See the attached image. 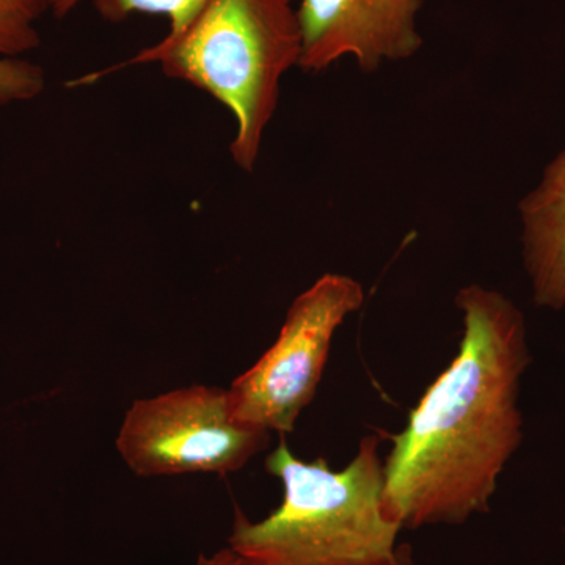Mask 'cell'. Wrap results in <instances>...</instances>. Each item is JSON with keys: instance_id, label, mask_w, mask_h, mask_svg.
<instances>
[{"instance_id": "cell-1", "label": "cell", "mask_w": 565, "mask_h": 565, "mask_svg": "<svg viewBox=\"0 0 565 565\" xmlns=\"http://www.w3.org/2000/svg\"><path fill=\"white\" fill-rule=\"evenodd\" d=\"M455 302L463 319L459 351L393 437L385 460V511L403 530L484 514L523 440L525 316L481 285L465 286Z\"/></svg>"}, {"instance_id": "cell-2", "label": "cell", "mask_w": 565, "mask_h": 565, "mask_svg": "<svg viewBox=\"0 0 565 565\" xmlns=\"http://www.w3.org/2000/svg\"><path fill=\"white\" fill-rule=\"evenodd\" d=\"M302 31L294 0H206L180 32L167 33L131 61L73 82L87 85L126 66L154 63L232 111L233 162L252 173L280 102L281 79L299 68Z\"/></svg>"}, {"instance_id": "cell-3", "label": "cell", "mask_w": 565, "mask_h": 565, "mask_svg": "<svg viewBox=\"0 0 565 565\" xmlns=\"http://www.w3.org/2000/svg\"><path fill=\"white\" fill-rule=\"evenodd\" d=\"M382 438L360 441L352 462L333 471L327 460L305 462L280 444L266 470L282 484L280 505L252 522L236 509L228 546L253 565H385L403 527L386 514Z\"/></svg>"}, {"instance_id": "cell-4", "label": "cell", "mask_w": 565, "mask_h": 565, "mask_svg": "<svg viewBox=\"0 0 565 565\" xmlns=\"http://www.w3.org/2000/svg\"><path fill=\"white\" fill-rule=\"evenodd\" d=\"M364 303L362 282L326 274L294 299L280 333L250 370L228 388L241 423L291 434L321 382L334 333Z\"/></svg>"}, {"instance_id": "cell-5", "label": "cell", "mask_w": 565, "mask_h": 565, "mask_svg": "<svg viewBox=\"0 0 565 565\" xmlns=\"http://www.w3.org/2000/svg\"><path fill=\"white\" fill-rule=\"evenodd\" d=\"M270 444V433L241 423L228 390L192 385L136 401L126 412L117 449L140 478L230 475Z\"/></svg>"}, {"instance_id": "cell-6", "label": "cell", "mask_w": 565, "mask_h": 565, "mask_svg": "<svg viewBox=\"0 0 565 565\" xmlns=\"http://www.w3.org/2000/svg\"><path fill=\"white\" fill-rule=\"evenodd\" d=\"M424 0H300L299 68L319 74L352 57L362 73L408 61L423 47L418 14Z\"/></svg>"}, {"instance_id": "cell-7", "label": "cell", "mask_w": 565, "mask_h": 565, "mask_svg": "<svg viewBox=\"0 0 565 565\" xmlns=\"http://www.w3.org/2000/svg\"><path fill=\"white\" fill-rule=\"evenodd\" d=\"M522 255L533 302L565 308V150L545 167L542 180L519 203Z\"/></svg>"}, {"instance_id": "cell-8", "label": "cell", "mask_w": 565, "mask_h": 565, "mask_svg": "<svg viewBox=\"0 0 565 565\" xmlns=\"http://www.w3.org/2000/svg\"><path fill=\"white\" fill-rule=\"evenodd\" d=\"M84 0H51L55 18L68 17ZM206 0H95V9L103 20L121 22L132 14H161L169 20V33L180 32L199 13Z\"/></svg>"}, {"instance_id": "cell-9", "label": "cell", "mask_w": 565, "mask_h": 565, "mask_svg": "<svg viewBox=\"0 0 565 565\" xmlns=\"http://www.w3.org/2000/svg\"><path fill=\"white\" fill-rule=\"evenodd\" d=\"M51 0H0V57L24 58L39 50V22Z\"/></svg>"}, {"instance_id": "cell-10", "label": "cell", "mask_w": 565, "mask_h": 565, "mask_svg": "<svg viewBox=\"0 0 565 565\" xmlns=\"http://www.w3.org/2000/svg\"><path fill=\"white\" fill-rule=\"evenodd\" d=\"M46 73L28 58L0 57V106L28 103L46 90Z\"/></svg>"}, {"instance_id": "cell-11", "label": "cell", "mask_w": 565, "mask_h": 565, "mask_svg": "<svg viewBox=\"0 0 565 565\" xmlns=\"http://www.w3.org/2000/svg\"><path fill=\"white\" fill-rule=\"evenodd\" d=\"M192 565H253L250 561L245 559L243 555L234 552L232 546L217 550L214 553H202L196 556Z\"/></svg>"}, {"instance_id": "cell-12", "label": "cell", "mask_w": 565, "mask_h": 565, "mask_svg": "<svg viewBox=\"0 0 565 565\" xmlns=\"http://www.w3.org/2000/svg\"><path fill=\"white\" fill-rule=\"evenodd\" d=\"M385 565H416L414 555H412L411 546L399 545L396 550V555L388 564Z\"/></svg>"}]
</instances>
